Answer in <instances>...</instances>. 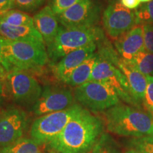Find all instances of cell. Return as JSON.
<instances>
[{"mask_svg": "<svg viewBox=\"0 0 153 153\" xmlns=\"http://www.w3.org/2000/svg\"><path fill=\"white\" fill-rule=\"evenodd\" d=\"M104 122L82 108L48 145L60 153H89L104 134Z\"/></svg>", "mask_w": 153, "mask_h": 153, "instance_id": "6da1fadb", "label": "cell"}, {"mask_svg": "<svg viewBox=\"0 0 153 153\" xmlns=\"http://www.w3.org/2000/svg\"><path fill=\"white\" fill-rule=\"evenodd\" d=\"M110 133L141 137L153 136V115L135 107L118 104L104 112Z\"/></svg>", "mask_w": 153, "mask_h": 153, "instance_id": "7a4b0ae2", "label": "cell"}, {"mask_svg": "<svg viewBox=\"0 0 153 153\" xmlns=\"http://www.w3.org/2000/svg\"><path fill=\"white\" fill-rule=\"evenodd\" d=\"M104 39L103 30L99 26L87 28H65L60 26L55 39L47 45L50 65L55 64L72 51L92 43L98 44Z\"/></svg>", "mask_w": 153, "mask_h": 153, "instance_id": "3957f363", "label": "cell"}, {"mask_svg": "<svg viewBox=\"0 0 153 153\" xmlns=\"http://www.w3.org/2000/svg\"><path fill=\"white\" fill-rule=\"evenodd\" d=\"M4 56L11 70L16 68L28 72L36 70L49 62L45 44L5 39Z\"/></svg>", "mask_w": 153, "mask_h": 153, "instance_id": "277c9868", "label": "cell"}, {"mask_svg": "<svg viewBox=\"0 0 153 153\" xmlns=\"http://www.w3.org/2000/svg\"><path fill=\"white\" fill-rule=\"evenodd\" d=\"M3 82L4 91H8L16 104L22 106H33L43 91L38 80L29 72L16 68L7 72Z\"/></svg>", "mask_w": 153, "mask_h": 153, "instance_id": "5b68a950", "label": "cell"}, {"mask_svg": "<svg viewBox=\"0 0 153 153\" xmlns=\"http://www.w3.org/2000/svg\"><path fill=\"white\" fill-rule=\"evenodd\" d=\"M82 107L77 104L60 111L40 116L32 123L30 135L38 145H48L64 130L67 124Z\"/></svg>", "mask_w": 153, "mask_h": 153, "instance_id": "8992f818", "label": "cell"}, {"mask_svg": "<svg viewBox=\"0 0 153 153\" xmlns=\"http://www.w3.org/2000/svg\"><path fill=\"white\" fill-rule=\"evenodd\" d=\"M78 104L92 111H105L119 104V97L113 88L101 82L89 81L74 89Z\"/></svg>", "mask_w": 153, "mask_h": 153, "instance_id": "52a82bcc", "label": "cell"}, {"mask_svg": "<svg viewBox=\"0 0 153 153\" xmlns=\"http://www.w3.org/2000/svg\"><path fill=\"white\" fill-rule=\"evenodd\" d=\"M89 81L101 82L109 86L116 91L119 99L133 106H138L132 97L128 83L124 74L112 62L99 54Z\"/></svg>", "mask_w": 153, "mask_h": 153, "instance_id": "ba28073f", "label": "cell"}, {"mask_svg": "<svg viewBox=\"0 0 153 153\" xmlns=\"http://www.w3.org/2000/svg\"><path fill=\"white\" fill-rule=\"evenodd\" d=\"M103 26L109 37L117 39L138 24L135 11L127 9L119 0L108 4L103 13Z\"/></svg>", "mask_w": 153, "mask_h": 153, "instance_id": "9c48e42d", "label": "cell"}, {"mask_svg": "<svg viewBox=\"0 0 153 153\" xmlns=\"http://www.w3.org/2000/svg\"><path fill=\"white\" fill-rule=\"evenodd\" d=\"M100 11L99 5L94 0H81L56 16L65 28H87L95 26L99 22Z\"/></svg>", "mask_w": 153, "mask_h": 153, "instance_id": "30bf717a", "label": "cell"}, {"mask_svg": "<svg viewBox=\"0 0 153 153\" xmlns=\"http://www.w3.org/2000/svg\"><path fill=\"white\" fill-rule=\"evenodd\" d=\"M74 98L72 91L60 86H45L37 102L32 106L34 115L41 116L60 111L73 106Z\"/></svg>", "mask_w": 153, "mask_h": 153, "instance_id": "8fae6325", "label": "cell"}, {"mask_svg": "<svg viewBox=\"0 0 153 153\" xmlns=\"http://www.w3.org/2000/svg\"><path fill=\"white\" fill-rule=\"evenodd\" d=\"M28 123L27 115L17 108L2 111L0 116V148H3L22 137Z\"/></svg>", "mask_w": 153, "mask_h": 153, "instance_id": "7c38bea8", "label": "cell"}, {"mask_svg": "<svg viewBox=\"0 0 153 153\" xmlns=\"http://www.w3.org/2000/svg\"><path fill=\"white\" fill-rule=\"evenodd\" d=\"M97 45L98 44L92 43L72 51L63 57L55 64L52 65L51 67L55 77L64 83L77 67L96 52L97 50Z\"/></svg>", "mask_w": 153, "mask_h": 153, "instance_id": "4fadbf2b", "label": "cell"}, {"mask_svg": "<svg viewBox=\"0 0 153 153\" xmlns=\"http://www.w3.org/2000/svg\"><path fill=\"white\" fill-rule=\"evenodd\" d=\"M116 51L122 58L131 60L137 53L145 50L142 25L136 26L120 36L114 43Z\"/></svg>", "mask_w": 153, "mask_h": 153, "instance_id": "5bb4252c", "label": "cell"}, {"mask_svg": "<svg viewBox=\"0 0 153 153\" xmlns=\"http://www.w3.org/2000/svg\"><path fill=\"white\" fill-rule=\"evenodd\" d=\"M124 74L128 83L130 90L134 100L139 105L144 99L148 79L147 76L139 71L131 61L126 60L119 56L115 63Z\"/></svg>", "mask_w": 153, "mask_h": 153, "instance_id": "9a60e30c", "label": "cell"}, {"mask_svg": "<svg viewBox=\"0 0 153 153\" xmlns=\"http://www.w3.org/2000/svg\"><path fill=\"white\" fill-rule=\"evenodd\" d=\"M34 27L43 37L45 45H48L55 39L60 26L56 14L49 5L38 11L33 17Z\"/></svg>", "mask_w": 153, "mask_h": 153, "instance_id": "2e32d148", "label": "cell"}, {"mask_svg": "<svg viewBox=\"0 0 153 153\" xmlns=\"http://www.w3.org/2000/svg\"><path fill=\"white\" fill-rule=\"evenodd\" d=\"M0 36L9 41L45 44L42 36L34 26H12L0 22Z\"/></svg>", "mask_w": 153, "mask_h": 153, "instance_id": "e0dca14e", "label": "cell"}, {"mask_svg": "<svg viewBox=\"0 0 153 153\" xmlns=\"http://www.w3.org/2000/svg\"><path fill=\"white\" fill-rule=\"evenodd\" d=\"M97 58L98 54L96 51L91 56L82 62L72 72L64 83L70 87H76L89 82L90 80L94 66L97 62Z\"/></svg>", "mask_w": 153, "mask_h": 153, "instance_id": "ac0fdd59", "label": "cell"}, {"mask_svg": "<svg viewBox=\"0 0 153 153\" xmlns=\"http://www.w3.org/2000/svg\"><path fill=\"white\" fill-rule=\"evenodd\" d=\"M42 146L33 140L21 137L8 146L1 148L0 153H44Z\"/></svg>", "mask_w": 153, "mask_h": 153, "instance_id": "d6986e66", "label": "cell"}, {"mask_svg": "<svg viewBox=\"0 0 153 153\" xmlns=\"http://www.w3.org/2000/svg\"><path fill=\"white\" fill-rule=\"evenodd\" d=\"M0 22L12 26H34L33 17L28 13L11 9L0 17Z\"/></svg>", "mask_w": 153, "mask_h": 153, "instance_id": "ffe728a7", "label": "cell"}, {"mask_svg": "<svg viewBox=\"0 0 153 153\" xmlns=\"http://www.w3.org/2000/svg\"><path fill=\"white\" fill-rule=\"evenodd\" d=\"M130 61L145 76H153V53L144 50L137 53Z\"/></svg>", "mask_w": 153, "mask_h": 153, "instance_id": "44dd1931", "label": "cell"}, {"mask_svg": "<svg viewBox=\"0 0 153 153\" xmlns=\"http://www.w3.org/2000/svg\"><path fill=\"white\" fill-rule=\"evenodd\" d=\"M91 153H119L111 137L104 133L91 150Z\"/></svg>", "mask_w": 153, "mask_h": 153, "instance_id": "7402d4cb", "label": "cell"}, {"mask_svg": "<svg viewBox=\"0 0 153 153\" xmlns=\"http://www.w3.org/2000/svg\"><path fill=\"white\" fill-rule=\"evenodd\" d=\"M137 22L142 24L153 25V0L148 3H143L135 9Z\"/></svg>", "mask_w": 153, "mask_h": 153, "instance_id": "603a6c76", "label": "cell"}, {"mask_svg": "<svg viewBox=\"0 0 153 153\" xmlns=\"http://www.w3.org/2000/svg\"><path fill=\"white\" fill-rule=\"evenodd\" d=\"M45 0H14V8L26 13H31L42 7Z\"/></svg>", "mask_w": 153, "mask_h": 153, "instance_id": "cb8c5ba5", "label": "cell"}, {"mask_svg": "<svg viewBox=\"0 0 153 153\" xmlns=\"http://www.w3.org/2000/svg\"><path fill=\"white\" fill-rule=\"evenodd\" d=\"M133 149L141 153H153V136L137 137L132 140Z\"/></svg>", "mask_w": 153, "mask_h": 153, "instance_id": "d4e9b609", "label": "cell"}, {"mask_svg": "<svg viewBox=\"0 0 153 153\" xmlns=\"http://www.w3.org/2000/svg\"><path fill=\"white\" fill-rule=\"evenodd\" d=\"M146 76L148 79V85L143 100V104L146 110L153 115V76L148 75Z\"/></svg>", "mask_w": 153, "mask_h": 153, "instance_id": "484cf974", "label": "cell"}, {"mask_svg": "<svg viewBox=\"0 0 153 153\" xmlns=\"http://www.w3.org/2000/svg\"><path fill=\"white\" fill-rule=\"evenodd\" d=\"M81 0H51L50 7L56 15L65 11Z\"/></svg>", "mask_w": 153, "mask_h": 153, "instance_id": "4316f807", "label": "cell"}, {"mask_svg": "<svg viewBox=\"0 0 153 153\" xmlns=\"http://www.w3.org/2000/svg\"><path fill=\"white\" fill-rule=\"evenodd\" d=\"M145 50L153 53V25L143 24Z\"/></svg>", "mask_w": 153, "mask_h": 153, "instance_id": "83f0119b", "label": "cell"}, {"mask_svg": "<svg viewBox=\"0 0 153 153\" xmlns=\"http://www.w3.org/2000/svg\"><path fill=\"white\" fill-rule=\"evenodd\" d=\"M4 42L5 38H4L2 36H0V63H1V65L5 68V70H7V72H8L11 70V68L9 65L7 64V62H6L4 56Z\"/></svg>", "mask_w": 153, "mask_h": 153, "instance_id": "f1b7e54d", "label": "cell"}, {"mask_svg": "<svg viewBox=\"0 0 153 153\" xmlns=\"http://www.w3.org/2000/svg\"><path fill=\"white\" fill-rule=\"evenodd\" d=\"M120 1L122 5L131 10L136 9L140 5V0H120Z\"/></svg>", "mask_w": 153, "mask_h": 153, "instance_id": "f546056e", "label": "cell"}, {"mask_svg": "<svg viewBox=\"0 0 153 153\" xmlns=\"http://www.w3.org/2000/svg\"><path fill=\"white\" fill-rule=\"evenodd\" d=\"M14 8V0H0V11H7Z\"/></svg>", "mask_w": 153, "mask_h": 153, "instance_id": "4dcf8cb0", "label": "cell"}, {"mask_svg": "<svg viewBox=\"0 0 153 153\" xmlns=\"http://www.w3.org/2000/svg\"><path fill=\"white\" fill-rule=\"evenodd\" d=\"M7 75V71L5 70V68L1 65L0 63V80L4 81L6 79Z\"/></svg>", "mask_w": 153, "mask_h": 153, "instance_id": "1f68e13d", "label": "cell"}, {"mask_svg": "<svg viewBox=\"0 0 153 153\" xmlns=\"http://www.w3.org/2000/svg\"><path fill=\"white\" fill-rule=\"evenodd\" d=\"M4 95V82L0 80V106L3 102V97Z\"/></svg>", "mask_w": 153, "mask_h": 153, "instance_id": "d6a6232c", "label": "cell"}, {"mask_svg": "<svg viewBox=\"0 0 153 153\" xmlns=\"http://www.w3.org/2000/svg\"><path fill=\"white\" fill-rule=\"evenodd\" d=\"M125 153H141V152H140L139 151H137L136 150H134V149H131V150L127 151V152H126Z\"/></svg>", "mask_w": 153, "mask_h": 153, "instance_id": "836d02e7", "label": "cell"}, {"mask_svg": "<svg viewBox=\"0 0 153 153\" xmlns=\"http://www.w3.org/2000/svg\"><path fill=\"white\" fill-rule=\"evenodd\" d=\"M140 2H143V3H148V2H150V1H152V0H140Z\"/></svg>", "mask_w": 153, "mask_h": 153, "instance_id": "e575fe53", "label": "cell"}, {"mask_svg": "<svg viewBox=\"0 0 153 153\" xmlns=\"http://www.w3.org/2000/svg\"><path fill=\"white\" fill-rule=\"evenodd\" d=\"M5 12H7V11H0V17H1L2 15L4 14Z\"/></svg>", "mask_w": 153, "mask_h": 153, "instance_id": "d590c367", "label": "cell"}, {"mask_svg": "<svg viewBox=\"0 0 153 153\" xmlns=\"http://www.w3.org/2000/svg\"><path fill=\"white\" fill-rule=\"evenodd\" d=\"M50 153H60V152H55V151H53V152H51Z\"/></svg>", "mask_w": 153, "mask_h": 153, "instance_id": "8d00e7d4", "label": "cell"}, {"mask_svg": "<svg viewBox=\"0 0 153 153\" xmlns=\"http://www.w3.org/2000/svg\"><path fill=\"white\" fill-rule=\"evenodd\" d=\"M1 112H2V111H1V108H0V116H1Z\"/></svg>", "mask_w": 153, "mask_h": 153, "instance_id": "74e56055", "label": "cell"}]
</instances>
